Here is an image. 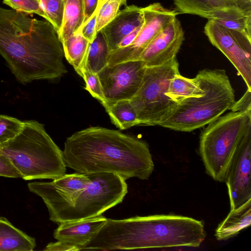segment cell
I'll use <instances>...</instances> for the list:
<instances>
[{"instance_id":"14","label":"cell","mask_w":251,"mask_h":251,"mask_svg":"<svg viewBox=\"0 0 251 251\" xmlns=\"http://www.w3.org/2000/svg\"><path fill=\"white\" fill-rule=\"evenodd\" d=\"M184 40L181 23L173 19L152 39L140 55L146 67H154L165 64L176 57Z\"/></svg>"},{"instance_id":"8","label":"cell","mask_w":251,"mask_h":251,"mask_svg":"<svg viewBox=\"0 0 251 251\" xmlns=\"http://www.w3.org/2000/svg\"><path fill=\"white\" fill-rule=\"evenodd\" d=\"M176 57L161 65L146 67L140 86L129 100L139 126H158L177 104L166 93L170 80L179 73Z\"/></svg>"},{"instance_id":"6","label":"cell","mask_w":251,"mask_h":251,"mask_svg":"<svg viewBox=\"0 0 251 251\" xmlns=\"http://www.w3.org/2000/svg\"><path fill=\"white\" fill-rule=\"evenodd\" d=\"M251 127V110L231 111L211 122L201 132L199 151L206 172L225 182L235 151Z\"/></svg>"},{"instance_id":"19","label":"cell","mask_w":251,"mask_h":251,"mask_svg":"<svg viewBox=\"0 0 251 251\" xmlns=\"http://www.w3.org/2000/svg\"><path fill=\"white\" fill-rule=\"evenodd\" d=\"M35 240L0 217V251H32Z\"/></svg>"},{"instance_id":"2","label":"cell","mask_w":251,"mask_h":251,"mask_svg":"<svg viewBox=\"0 0 251 251\" xmlns=\"http://www.w3.org/2000/svg\"><path fill=\"white\" fill-rule=\"evenodd\" d=\"M62 155L66 166L81 174L108 173L125 180H147L154 169L146 142L100 126L88 127L68 137Z\"/></svg>"},{"instance_id":"25","label":"cell","mask_w":251,"mask_h":251,"mask_svg":"<svg viewBox=\"0 0 251 251\" xmlns=\"http://www.w3.org/2000/svg\"><path fill=\"white\" fill-rule=\"evenodd\" d=\"M40 1L47 21L51 24L58 34L62 25L64 0H40Z\"/></svg>"},{"instance_id":"29","label":"cell","mask_w":251,"mask_h":251,"mask_svg":"<svg viewBox=\"0 0 251 251\" xmlns=\"http://www.w3.org/2000/svg\"><path fill=\"white\" fill-rule=\"evenodd\" d=\"M179 14L197 15L209 20L208 11L202 0H173Z\"/></svg>"},{"instance_id":"23","label":"cell","mask_w":251,"mask_h":251,"mask_svg":"<svg viewBox=\"0 0 251 251\" xmlns=\"http://www.w3.org/2000/svg\"><path fill=\"white\" fill-rule=\"evenodd\" d=\"M202 93L203 90L195 77L189 78L179 73L170 80L166 94L177 104L188 98L199 97Z\"/></svg>"},{"instance_id":"30","label":"cell","mask_w":251,"mask_h":251,"mask_svg":"<svg viewBox=\"0 0 251 251\" xmlns=\"http://www.w3.org/2000/svg\"><path fill=\"white\" fill-rule=\"evenodd\" d=\"M81 77L83 78L86 84L85 89L102 104L105 99L98 74L84 69L82 71Z\"/></svg>"},{"instance_id":"11","label":"cell","mask_w":251,"mask_h":251,"mask_svg":"<svg viewBox=\"0 0 251 251\" xmlns=\"http://www.w3.org/2000/svg\"><path fill=\"white\" fill-rule=\"evenodd\" d=\"M145 69L141 60L107 65L98 73L105 100H130L140 86Z\"/></svg>"},{"instance_id":"1","label":"cell","mask_w":251,"mask_h":251,"mask_svg":"<svg viewBox=\"0 0 251 251\" xmlns=\"http://www.w3.org/2000/svg\"><path fill=\"white\" fill-rule=\"evenodd\" d=\"M0 54L24 84L56 80L67 72L62 44L50 23L0 7Z\"/></svg>"},{"instance_id":"5","label":"cell","mask_w":251,"mask_h":251,"mask_svg":"<svg viewBox=\"0 0 251 251\" xmlns=\"http://www.w3.org/2000/svg\"><path fill=\"white\" fill-rule=\"evenodd\" d=\"M0 151L25 180H53L65 174L62 151L36 121H24L20 132L0 145Z\"/></svg>"},{"instance_id":"17","label":"cell","mask_w":251,"mask_h":251,"mask_svg":"<svg viewBox=\"0 0 251 251\" xmlns=\"http://www.w3.org/2000/svg\"><path fill=\"white\" fill-rule=\"evenodd\" d=\"M251 224V199L230 210L218 226L215 236L218 240H226L238 234Z\"/></svg>"},{"instance_id":"15","label":"cell","mask_w":251,"mask_h":251,"mask_svg":"<svg viewBox=\"0 0 251 251\" xmlns=\"http://www.w3.org/2000/svg\"><path fill=\"white\" fill-rule=\"evenodd\" d=\"M106 220L101 214L78 221L62 222L54 230L53 236L57 240L75 246L82 251L98 233Z\"/></svg>"},{"instance_id":"33","label":"cell","mask_w":251,"mask_h":251,"mask_svg":"<svg viewBox=\"0 0 251 251\" xmlns=\"http://www.w3.org/2000/svg\"><path fill=\"white\" fill-rule=\"evenodd\" d=\"M98 10L95 12L89 20L82 25L81 31L82 35L91 43L94 40L96 35L97 19Z\"/></svg>"},{"instance_id":"36","label":"cell","mask_w":251,"mask_h":251,"mask_svg":"<svg viewBox=\"0 0 251 251\" xmlns=\"http://www.w3.org/2000/svg\"><path fill=\"white\" fill-rule=\"evenodd\" d=\"M99 0H83L84 12V24L92 16L97 8Z\"/></svg>"},{"instance_id":"20","label":"cell","mask_w":251,"mask_h":251,"mask_svg":"<svg viewBox=\"0 0 251 251\" xmlns=\"http://www.w3.org/2000/svg\"><path fill=\"white\" fill-rule=\"evenodd\" d=\"M90 44L82 35L81 27L61 43L66 59L81 77L86 68Z\"/></svg>"},{"instance_id":"27","label":"cell","mask_w":251,"mask_h":251,"mask_svg":"<svg viewBox=\"0 0 251 251\" xmlns=\"http://www.w3.org/2000/svg\"><path fill=\"white\" fill-rule=\"evenodd\" d=\"M121 5V0H107L98 9L97 33L115 18Z\"/></svg>"},{"instance_id":"35","label":"cell","mask_w":251,"mask_h":251,"mask_svg":"<svg viewBox=\"0 0 251 251\" xmlns=\"http://www.w3.org/2000/svg\"><path fill=\"white\" fill-rule=\"evenodd\" d=\"M44 250L46 251H79V249L75 246L57 240L56 242L48 244Z\"/></svg>"},{"instance_id":"12","label":"cell","mask_w":251,"mask_h":251,"mask_svg":"<svg viewBox=\"0 0 251 251\" xmlns=\"http://www.w3.org/2000/svg\"><path fill=\"white\" fill-rule=\"evenodd\" d=\"M88 174H64L51 182H32L29 191L40 197L50 217L71 205L90 183Z\"/></svg>"},{"instance_id":"34","label":"cell","mask_w":251,"mask_h":251,"mask_svg":"<svg viewBox=\"0 0 251 251\" xmlns=\"http://www.w3.org/2000/svg\"><path fill=\"white\" fill-rule=\"evenodd\" d=\"M230 109L234 112L251 110V89L247 88L243 96L234 101Z\"/></svg>"},{"instance_id":"38","label":"cell","mask_w":251,"mask_h":251,"mask_svg":"<svg viewBox=\"0 0 251 251\" xmlns=\"http://www.w3.org/2000/svg\"><path fill=\"white\" fill-rule=\"evenodd\" d=\"M107 0H99L97 9H99Z\"/></svg>"},{"instance_id":"28","label":"cell","mask_w":251,"mask_h":251,"mask_svg":"<svg viewBox=\"0 0 251 251\" xmlns=\"http://www.w3.org/2000/svg\"><path fill=\"white\" fill-rule=\"evenodd\" d=\"M3 3L14 10L27 14H36L47 21L40 0H3Z\"/></svg>"},{"instance_id":"4","label":"cell","mask_w":251,"mask_h":251,"mask_svg":"<svg viewBox=\"0 0 251 251\" xmlns=\"http://www.w3.org/2000/svg\"><path fill=\"white\" fill-rule=\"evenodd\" d=\"M195 78L202 94L176 104L158 126L190 132L209 124L230 109L235 94L225 70L203 69Z\"/></svg>"},{"instance_id":"24","label":"cell","mask_w":251,"mask_h":251,"mask_svg":"<svg viewBox=\"0 0 251 251\" xmlns=\"http://www.w3.org/2000/svg\"><path fill=\"white\" fill-rule=\"evenodd\" d=\"M109 54L106 40L101 32L99 31L90 44L85 69L93 73H99L107 65Z\"/></svg>"},{"instance_id":"3","label":"cell","mask_w":251,"mask_h":251,"mask_svg":"<svg viewBox=\"0 0 251 251\" xmlns=\"http://www.w3.org/2000/svg\"><path fill=\"white\" fill-rule=\"evenodd\" d=\"M206 233L201 221L176 215L107 219L82 250L199 247Z\"/></svg>"},{"instance_id":"39","label":"cell","mask_w":251,"mask_h":251,"mask_svg":"<svg viewBox=\"0 0 251 251\" xmlns=\"http://www.w3.org/2000/svg\"><path fill=\"white\" fill-rule=\"evenodd\" d=\"M121 5H126V0H121Z\"/></svg>"},{"instance_id":"21","label":"cell","mask_w":251,"mask_h":251,"mask_svg":"<svg viewBox=\"0 0 251 251\" xmlns=\"http://www.w3.org/2000/svg\"><path fill=\"white\" fill-rule=\"evenodd\" d=\"M84 20L83 0H64L62 25L58 34L61 43L81 27Z\"/></svg>"},{"instance_id":"10","label":"cell","mask_w":251,"mask_h":251,"mask_svg":"<svg viewBox=\"0 0 251 251\" xmlns=\"http://www.w3.org/2000/svg\"><path fill=\"white\" fill-rule=\"evenodd\" d=\"M144 22L133 42L129 46L111 52L108 56V66L139 58L152 39L179 13L176 10L164 7L155 2L142 7Z\"/></svg>"},{"instance_id":"18","label":"cell","mask_w":251,"mask_h":251,"mask_svg":"<svg viewBox=\"0 0 251 251\" xmlns=\"http://www.w3.org/2000/svg\"><path fill=\"white\" fill-rule=\"evenodd\" d=\"M209 20L218 21L251 15V0H202Z\"/></svg>"},{"instance_id":"22","label":"cell","mask_w":251,"mask_h":251,"mask_svg":"<svg viewBox=\"0 0 251 251\" xmlns=\"http://www.w3.org/2000/svg\"><path fill=\"white\" fill-rule=\"evenodd\" d=\"M102 105L112 123L120 129L139 126L136 112L129 100H121L113 102L105 100Z\"/></svg>"},{"instance_id":"13","label":"cell","mask_w":251,"mask_h":251,"mask_svg":"<svg viewBox=\"0 0 251 251\" xmlns=\"http://www.w3.org/2000/svg\"><path fill=\"white\" fill-rule=\"evenodd\" d=\"M251 127L240 142L228 167L225 182L230 210L251 199Z\"/></svg>"},{"instance_id":"32","label":"cell","mask_w":251,"mask_h":251,"mask_svg":"<svg viewBox=\"0 0 251 251\" xmlns=\"http://www.w3.org/2000/svg\"><path fill=\"white\" fill-rule=\"evenodd\" d=\"M0 176L11 178L22 177L19 172L14 166L10 160L0 151Z\"/></svg>"},{"instance_id":"16","label":"cell","mask_w":251,"mask_h":251,"mask_svg":"<svg viewBox=\"0 0 251 251\" xmlns=\"http://www.w3.org/2000/svg\"><path fill=\"white\" fill-rule=\"evenodd\" d=\"M142 8L134 5L126 6L100 31L106 40L109 53L116 49L125 36L143 24Z\"/></svg>"},{"instance_id":"26","label":"cell","mask_w":251,"mask_h":251,"mask_svg":"<svg viewBox=\"0 0 251 251\" xmlns=\"http://www.w3.org/2000/svg\"><path fill=\"white\" fill-rule=\"evenodd\" d=\"M24 121L16 118L0 115V145L15 138L21 131Z\"/></svg>"},{"instance_id":"31","label":"cell","mask_w":251,"mask_h":251,"mask_svg":"<svg viewBox=\"0 0 251 251\" xmlns=\"http://www.w3.org/2000/svg\"><path fill=\"white\" fill-rule=\"evenodd\" d=\"M217 22L229 29L251 35V15Z\"/></svg>"},{"instance_id":"9","label":"cell","mask_w":251,"mask_h":251,"mask_svg":"<svg viewBox=\"0 0 251 251\" xmlns=\"http://www.w3.org/2000/svg\"><path fill=\"white\" fill-rule=\"evenodd\" d=\"M204 32L210 42L220 50L251 89V35L229 29L208 20Z\"/></svg>"},{"instance_id":"7","label":"cell","mask_w":251,"mask_h":251,"mask_svg":"<svg viewBox=\"0 0 251 251\" xmlns=\"http://www.w3.org/2000/svg\"><path fill=\"white\" fill-rule=\"evenodd\" d=\"M88 175L91 181L87 187L71 205L50 217V221L60 224L90 218L122 202L127 185L122 177L108 173Z\"/></svg>"},{"instance_id":"37","label":"cell","mask_w":251,"mask_h":251,"mask_svg":"<svg viewBox=\"0 0 251 251\" xmlns=\"http://www.w3.org/2000/svg\"><path fill=\"white\" fill-rule=\"evenodd\" d=\"M142 25L143 24L137 27L131 32L125 36L118 44L116 49L124 48L130 45L137 36L142 27Z\"/></svg>"}]
</instances>
